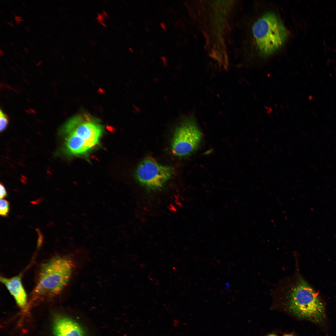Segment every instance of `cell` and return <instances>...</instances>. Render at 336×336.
Returning a JSON list of instances; mask_svg holds the SVG:
<instances>
[{"mask_svg": "<svg viewBox=\"0 0 336 336\" xmlns=\"http://www.w3.org/2000/svg\"><path fill=\"white\" fill-rule=\"evenodd\" d=\"M73 269L72 262L65 256H54L42 263L38 272L32 299H48L59 295L70 281Z\"/></svg>", "mask_w": 336, "mask_h": 336, "instance_id": "1", "label": "cell"}, {"mask_svg": "<svg viewBox=\"0 0 336 336\" xmlns=\"http://www.w3.org/2000/svg\"><path fill=\"white\" fill-rule=\"evenodd\" d=\"M103 131V126L89 115L72 117L62 129L66 152L74 156L87 153L99 143Z\"/></svg>", "mask_w": 336, "mask_h": 336, "instance_id": "2", "label": "cell"}, {"mask_svg": "<svg viewBox=\"0 0 336 336\" xmlns=\"http://www.w3.org/2000/svg\"><path fill=\"white\" fill-rule=\"evenodd\" d=\"M284 296L289 309L298 316L315 321L323 318L324 306L318 293L302 279L298 278Z\"/></svg>", "mask_w": 336, "mask_h": 336, "instance_id": "3", "label": "cell"}, {"mask_svg": "<svg viewBox=\"0 0 336 336\" xmlns=\"http://www.w3.org/2000/svg\"><path fill=\"white\" fill-rule=\"evenodd\" d=\"M252 32L259 53L264 56L271 55L286 41L287 30L274 13H264L253 24Z\"/></svg>", "mask_w": 336, "mask_h": 336, "instance_id": "4", "label": "cell"}, {"mask_svg": "<svg viewBox=\"0 0 336 336\" xmlns=\"http://www.w3.org/2000/svg\"><path fill=\"white\" fill-rule=\"evenodd\" d=\"M201 134L194 118H185L175 129L171 144L173 153L179 156H187L194 151L200 142Z\"/></svg>", "mask_w": 336, "mask_h": 336, "instance_id": "5", "label": "cell"}, {"mask_svg": "<svg viewBox=\"0 0 336 336\" xmlns=\"http://www.w3.org/2000/svg\"><path fill=\"white\" fill-rule=\"evenodd\" d=\"M169 166L161 165L151 157H147L138 165L135 175L138 180L150 189L161 188L171 177L173 172Z\"/></svg>", "mask_w": 336, "mask_h": 336, "instance_id": "6", "label": "cell"}, {"mask_svg": "<svg viewBox=\"0 0 336 336\" xmlns=\"http://www.w3.org/2000/svg\"><path fill=\"white\" fill-rule=\"evenodd\" d=\"M53 329L54 336H86L84 329L79 323L63 315L55 317Z\"/></svg>", "mask_w": 336, "mask_h": 336, "instance_id": "7", "label": "cell"}, {"mask_svg": "<svg viewBox=\"0 0 336 336\" xmlns=\"http://www.w3.org/2000/svg\"><path fill=\"white\" fill-rule=\"evenodd\" d=\"M0 281L13 296L18 306L22 309H26L27 298L22 283L21 274L10 278L1 277Z\"/></svg>", "mask_w": 336, "mask_h": 336, "instance_id": "8", "label": "cell"}, {"mask_svg": "<svg viewBox=\"0 0 336 336\" xmlns=\"http://www.w3.org/2000/svg\"><path fill=\"white\" fill-rule=\"evenodd\" d=\"M9 204L6 200L1 199L0 201V214L2 217L7 216L9 212Z\"/></svg>", "mask_w": 336, "mask_h": 336, "instance_id": "9", "label": "cell"}, {"mask_svg": "<svg viewBox=\"0 0 336 336\" xmlns=\"http://www.w3.org/2000/svg\"><path fill=\"white\" fill-rule=\"evenodd\" d=\"M7 116L1 110L0 111V131L2 132L6 129L8 123Z\"/></svg>", "mask_w": 336, "mask_h": 336, "instance_id": "10", "label": "cell"}, {"mask_svg": "<svg viewBox=\"0 0 336 336\" xmlns=\"http://www.w3.org/2000/svg\"><path fill=\"white\" fill-rule=\"evenodd\" d=\"M0 199H2L7 196V194L4 186L1 183L0 184Z\"/></svg>", "mask_w": 336, "mask_h": 336, "instance_id": "11", "label": "cell"}, {"mask_svg": "<svg viewBox=\"0 0 336 336\" xmlns=\"http://www.w3.org/2000/svg\"><path fill=\"white\" fill-rule=\"evenodd\" d=\"M161 26L162 27V28H163V29H164V30H165V29H166V27H165V24H164V23H161Z\"/></svg>", "mask_w": 336, "mask_h": 336, "instance_id": "12", "label": "cell"}, {"mask_svg": "<svg viewBox=\"0 0 336 336\" xmlns=\"http://www.w3.org/2000/svg\"><path fill=\"white\" fill-rule=\"evenodd\" d=\"M267 336H277L275 335H274V334H270V335H268Z\"/></svg>", "mask_w": 336, "mask_h": 336, "instance_id": "13", "label": "cell"}, {"mask_svg": "<svg viewBox=\"0 0 336 336\" xmlns=\"http://www.w3.org/2000/svg\"><path fill=\"white\" fill-rule=\"evenodd\" d=\"M285 336H292V335H286Z\"/></svg>", "mask_w": 336, "mask_h": 336, "instance_id": "14", "label": "cell"}]
</instances>
